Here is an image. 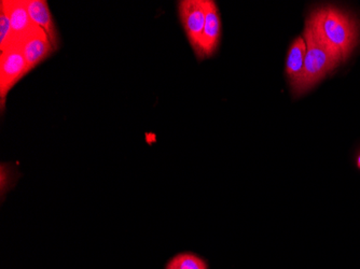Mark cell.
<instances>
[{"instance_id": "6", "label": "cell", "mask_w": 360, "mask_h": 269, "mask_svg": "<svg viewBox=\"0 0 360 269\" xmlns=\"http://www.w3.org/2000/svg\"><path fill=\"white\" fill-rule=\"evenodd\" d=\"M207 12H206L205 27L202 36L200 53L196 58L199 60L212 58L217 52L221 40V18L217 4L212 0H206Z\"/></svg>"}, {"instance_id": "4", "label": "cell", "mask_w": 360, "mask_h": 269, "mask_svg": "<svg viewBox=\"0 0 360 269\" xmlns=\"http://www.w3.org/2000/svg\"><path fill=\"white\" fill-rule=\"evenodd\" d=\"M206 0H181L178 3V15L188 41L195 55H199L202 36L205 27Z\"/></svg>"}, {"instance_id": "5", "label": "cell", "mask_w": 360, "mask_h": 269, "mask_svg": "<svg viewBox=\"0 0 360 269\" xmlns=\"http://www.w3.org/2000/svg\"><path fill=\"white\" fill-rule=\"evenodd\" d=\"M16 44L21 46L30 72L56 52L46 32L37 25Z\"/></svg>"}, {"instance_id": "10", "label": "cell", "mask_w": 360, "mask_h": 269, "mask_svg": "<svg viewBox=\"0 0 360 269\" xmlns=\"http://www.w3.org/2000/svg\"><path fill=\"white\" fill-rule=\"evenodd\" d=\"M165 269H208L205 260L195 254L185 252L174 256L169 261Z\"/></svg>"}, {"instance_id": "12", "label": "cell", "mask_w": 360, "mask_h": 269, "mask_svg": "<svg viewBox=\"0 0 360 269\" xmlns=\"http://www.w3.org/2000/svg\"><path fill=\"white\" fill-rule=\"evenodd\" d=\"M356 165H357V168L360 171V153L358 155L357 159H356Z\"/></svg>"}, {"instance_id": "7", "label": "cell", "mask_w": 360, "mask_h": 269, "mask_svg": "<svg viewBox=\"0 0 360 269\" xmlns=\"http://www.w3.org/2000/svg\"><path fill=\"white\" fill-rule=\"evenodd\" d=\"M307 42L304 38L297 37L290 44L286 60V74L295 96H300L303 70H304Z\"/></svg>"}, {"instance_id": "11", "label": "cell", "mask_w": 360, "mask_h": 269, "mask_svg": "<svg viewBox=\"0 0 360 269\" xmlns=\"http://www.w3.org/2000/svg\"><path fill=\"white\" fill-rule=\"evenodd\" d=\"M11 38V22L6 0L0 1V52L7 48Z\"/></svg>"}, {"instance_id": "3", "label": "cell", "mask_w": 360, "mask_h": 269, "mask_svg": "<svg viewBox=\"0 0 360 269\" xmlns=\"http://www.w3.org/2000/svg\"><path fill=\"white\" fill-rule=\"evenodd\" d=\"M28 72L27 63L19 44H11L0 52V102L5 110L10 91L21 81Z\"/></svg>"}, {"instance_id": "8", "label": "cell", "mask_w": 360, "mask_h": 269, "mask_svg": "<svg viewBox=\"0 0 360 269\" xmlns=\"http://www.w3.org/2000/svg\"><path fill=\"white\" fill-rule=\"evenodd\" d=\"M28 13L30 19L36 25L46 32L49 40L51 42L56 51L60 46V36L54 22L48 1L46 0H28Z\"/></svg>"}, {"instance_id": "1", "label": "cell", "mask_w": 360, "mask_h": 269, "mask_svg": "<svg viewBox=\"0 0 360 269\" xmlns=\"http://www.w3.org/2000/svg\"><path fill=\"white\" fill-rule=\"evenodd\" d=\"M321 41L340 62L351 55L359 42L360 26L353 14L335 6L317 8L307 20Z\"/></svg>"}, {"instance_id": "9", "label": "cell", "mask_w": 360, "mask_h": 269, "mask_svg": "<svg viewBox=\"0 0 360 269\" xmlns=\"http://www.w3.org/2000/svg\"><path fill=\"white\" fill-rule=\"evenodd\" d=\"M10 22H11V38L9 44L19 42L36 24L28 13V0H6ZM8 44V46H9Z\"/></svg>"}, {"instance_id": "2", "label": "cell", "mask_w": 360, "mask_h": 269, "mask_svg": "<svg viewBox=\"0 0 360 269\" xmlns=\"http://www.w3.org/2000/svg\"><path fill=\"white\" fill-rule=\"evenodd\" d=\"M303 38L307 42V55L300 96L307 91L312 90L326 76H328L341 64V62L329 52L328 48H326L313 28L307 23Z\"/></svg>"}]
</instances>
